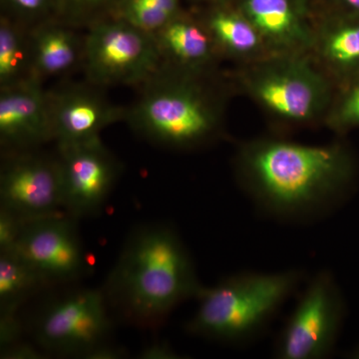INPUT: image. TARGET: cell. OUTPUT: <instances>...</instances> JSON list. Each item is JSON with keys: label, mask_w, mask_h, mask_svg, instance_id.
Wrapping results in <instances>:
<instances>
[{"label": "cell", "mask_w": 359, "mask_h": 359, "mask_svg": "<svg viewBox=\"0 0 359 359\" xmlns=\"http://www.w3.org/2000/svg\"><path fill=\"white\" fill-rule=\"evenodd\" d=\"M328 9L359 16V0H327Z\"/></svg>", "instance_id": "29"}, {"label": "cell", "mask_w": 359, "mask_h": 359, "mask_svg": "<svg viewBox=\"0 0 359 359\" xmlns=\"http://www.w3.org/2000/svg\"><path fill=\"white\" fill-rule=\"evenodd\" d=\"M236 7L256 27L273 55H309L316 18L311 0H238Z\"/></svg>", "instance_id": "13"}, {"label": "cell", "mask_w": 359, "mask_h": 359, "mask_svg": "<svg viewBox=\"0 0 359 359\" xmlns=\"http://www.w3.org/2000/svg\"><path fill=\"white\" fill-rule=\"evenodd\" d=\"M309 56L337 87L359 76V16L327 9L316 20Z\"/></svg>", "instance_id": "15"}, {"label": "cell", "mask_w": 359, "mask_h": 359, "mask_svg": "<svg viewBox=\"0 0 359 359\" xmlns=\"http://www.w3.org/2000/svg\"><path fill=\"white\" fill-rule=\"evenodd\" d=\"M18 313H0V349L9 348L22 341Z\"/></svg>", "instance_id": "26"}, {"label": "cell", "mask_w": 359, "mask_h": 359, "mask_svg": "<svg viewBox=\"0 0 359 359\" xmlns=\"http://www.w3.org/2000/svg\"><path fill=\"white\" fill-rule=\"evenodd\" d=\"M190 252L174 228L142 224L123 245L103 292L109 308L137 327H157L201 287Z\"/></svg>", "instance_id": "2"}, {"label": "cell", "mask_w": 359, "mask_h": 359, "mask_svg": "<svg viewBox=\"0 0 359 359\" xmlns=\"http://www.w3.org/2000/svg\"><path fill=\"white\" fill-rule=\"evenodd\" d=\"M299 269L243 271L201 287L189 334L226 344H245L263 334L304 280Z\"/></svg>", "instance_id": "4"}, {"label": "cell", "mask_w": 359, "mask_h": 359, "mask_svg": "<svg viewBox=\"0 0 359 359\" xmlns=\"http://www.w3.org/2000/svg\"><path fill=\"white\" fill-rule=\"evenodd\" d=\"M13 250L39 273L47 287L77 282L90 268L76 219L65 212L26 222Z\"/></svg>", "instance_id": "10"}, {"label": "cell", "mask_w": 359, "mask_h": 359, "mask_svg": "<svg viewBox=\"0 0 359 359\" xmlns=\"http://www.w3.org/2000/svg\"><path fill=\"white\" fill-rule=\"evenodd\" d=\"M32 78L0 90L1 154L36 150L53 141L47 90Z\"/></svg>", "instance_id": "14"}, {"label": "cell", "mask_w": 359, "mask_h": 359, "mask_svg": "<svg viewBox=\"0 0 359 359\" xmlns=\"http://www.w3.org/2000/svg\"><path fill=\"white\" fill-rule=\"evenodd\" d=\"M238 185L255 207L283 223L309 224L344 204L358 165L346 144L304 145L283 139L247 142L235 156Z\"/></svg>", "instance_id": "1"}, {"label": "cell", "mask_w": 359, "mask_h": 359, "mask_svg": "<svg viewBox=\"0 0 359 359\" xmlns=\"http://www.w3.org/2000/svg\"><path fill=\"white\" fill-rule=\"evenodd\" d=\"M109 309L103 290H69L40 311L34 323L35 342L48 353L90 359L110 344Z\"/></svg>", "instance_id": "7"}, {"label": "cell", "mask_w": 359, "mask_h": 359, "mask_svg": "<svg viewBox=\"0 0 359 359\" xmlns=\"http://www.w3.org/2000/svg\"><path fill=\"white\" fill-rule=\"evenodd\" d=\"M163 60L184 69L212 71L218 51L202 20L182 13L154 33Z\"/></svg>", "instance_id": "17"}, {"label": "cell", "mask_w": 359, "mask_h": 359, "mask_svg": "<svg viewBox=\"0 0 359 359\" xmlns=\"http://www.w3.org/2000/svg\"><path fill=\"white\" fill-rule=\"evenodd\" d=\"M46 287L43 278L18 252H0V313H18L23 302Z\"/></svg>", "instance_id": "20"}, {"label": "cell", "mask_w": 359, "mask_h": 359, "mask_svg": "<svg viewBox=\"0 0 359 359\" xmlns=\"http://www.w3.org/2000/svg\"><path fill=\"white\" fill-rule=\"evenodd\" d=\"M193 1L197 2V4H205L209 8L231 4V0H193Z\"/></svg>", "instance_id": "30"}, {"label": "cell", "mask_w": 359, "mask_h": 359, "mask_svg": "<svg viewBox=\"0 0 359 359\" xmlns=\"http://www.w3.org/2000/svg\"><path fill=\"white\" fill-rule=\"evenodd\" d=\"M33 76L43 82L67 78L83 66L85 32L56 18L30 28Z\"/></svg>", "instance_id": "16"}, {"label": "cell", "mask_w": 359, "mask_h": 359, "mask_svg": "<svg viewBox=\"0 0 359 359\" xmlns=\"http://www.w3.org/2000/svg\"><path fill=\"white\" fill-rule=\"evenodd\" d=\"M138 89L124 121L142 138L172 150H193L221 137L223 95L212 71L184 69L164 61Z\"/></svg>", "instance_id": "3"}, {"label": "cell", "mask_w": 359, "mask_h": 359, "mask_svg": "<svg viewBox=\"0 0 359 359\" xmlns=\"http://www.w3.org/2000/svg\"><path fill=\"white\" fill-rule=\"evenodd\" d=\"M141 358L146 359H175L180 358L179 354L171 346L164 344H155L144 348Z\"/></svg>", "instance_id": "28"}, {"label": "cell", "mask_w": 359, "mask_h": 359, "mask_svg": "<svg viewBox=\"0 0 359 359\" xmlns=\"http://www.w3.org/2000/svg\"><path fill=\"white\" fill-rule=\"evenodd\" d=\"M121 0H56L57 20L87 30L96 23L115 15Z\"/></svg>", "instance_id": "22"}, {"label": "cell", "mask_w": 359, "mask_h": 359, "mask_svg": "<svg viewBox=\"0 0 359 359\" xmlns=\"http://www.w3.org/2000/svg\"><path fill=\"white\" fill-rule=\"evenodd\" d=\"M33 76L30 28L0 18V90L18 86Z\"/></svg>", "instance_id": "19"}, {"label": "cell", "mask_w": 359, "mask_h": 359, "mask_svg": "<svg viewBox=\"0 0 359 359\" xmlns=\"http://www.w3.org/2000/svg\"><path fill=\"white\" fill-rule=\"evenodd\" d=\"M63 212L75 219L100 212L122 171L121 164L97 140L57 149Z\"/></svg>", "instance_id": "11"}, {"label": "cell", "mask_w": 359, "mask_h": 359, "mask_svg": "<svg viewBox=\"0 0 359 359\" xmlns=\"http://www.w3.org/2000/svg\"><path fill=\"white\" fill-rule=\"evenodd\" d=\"M332 131L344 134L359 127V76L337 87L323 120Z\"/></svg>", "instance_id": "23"}, {"label": "cell", "mask_w": 359, "mask_h": 359, "mask_svg": "<svg viewBox=\"0 0 359 359\" xmlns=\"http://www.w3.org/2000/svg\"><path fill=\"white\" fill-rule=\"evenodd\" d=\"M201 20L219 56L237 59L245 65L271 56L256 27L233 4L211 7Z\"/></svg>", "instance_id": "18"}, {"label": "cell", "mask_w": 359, "mask_h": 359, "mask_svg": "<svg viewBox=\"0 0 359 359\" xmlns=\"http://www.w3.org/2000/svg\"><path fill=\"white\" fill-rule=\"evenodd\" d=\"M102 89L85 81L47 90L52 133L57 149L100 140L104 129L124 121L126 108L111 102Z\"/></svg>", "instance_id": "12"}, {"label": "cell", "mask_w": 359, "mask_h": 359, "mask_svg": "<svg viewBox=\"0 0 359 359\" xmlns=\"http://www.w3.org/2000/svg\"><path fill=\"white\" fill-rule=\"evenodd\" d=\"M0 208L26 222L63 212L57 155L39 149L1 154Z\"/></svg>", "instance_id": "9"}, {"label": "cell", "mask_w": 359, "mask_h": 359, "mask_svg": "<svg viewBox=\"0 0 359 359\" xmlns=\"http://www.w3.org/2000/svg\"><path fill=\"white\" fill-rule=\"evenodd\" d=\"M25 224L26 221L18 215L0 208V252L14 250Z\"/></svg>", "instance_id": "25"}, {"label": "cell", "mask_w": 359, "mask_h": 359, "mask_svg": "<svg viewBox=\"0 0 359 359\" xmlns=\"http://www.w3.org/2000/svg\"><path fill=\"white\" fill-rule=\"evenodd\" d=\"M163 56L153 33L117 18L85 30V81L105 88L140 87L161 66Z\"/></svg>", "instance_id": "6"}, {"label": "cell", "mask_w": 359, "mask_h": 359, "mask_svg": "<svg viewBox=\"0 0 359 359\" xmlns=\"http://www.w3.org/2000/svg\"><path fill=\"white\" fill-rule=\"evenodd\" d=\"M182 13L181 0H121L113 18L154 34Z\"/></svg>", "instance_id": "21"}, {"label": "cell", "mask_w": 359, "mask_h": 359, "mask_svg": "<svg viewBox=\"0 0 359 359\" xmlns=\"http://www.w3.org/2000/svg\"><path fill=\"white\" fill-rule=\"evenodd\" d=\"M1 15L26 27L56 16V0H1Z\"/></svg>", "instance_id": "24"}, {"label": "cell", "mask_w": 359, "mask_h": 359, "mask_svg": "<svg viewBox=\"0 0 359 359\" xmlns=\"http://www.w3.org/2000/svg\"><path fill=\"white\" fill-rule=\"evenodd\" d=\"M349 358L359 359V344L353 347L348 353H347Z\"/></svg>", "instance_id": "31"}, {"label": "cell", "mask_w": 359, "mask_h": 359, "mask_svg": "<svg viewBox=\"0 0 359 359\" xmlns=\"http://www.w3.org/2000/svg\"><path fill=\"white\" fill-rule=\"evenodd\" d=\"M346 318L334 276L321 271L306 285L275 344L280 359H323L332 353Z\"/></svg>", "instance_id": "8"}, {"label": "cell", "mask_w": 359, "mask_h": 359, "mask_svg": "<svg viewBox=\"0 0 359 359\" xmlns=\"http://www.w3.org/2000/svg\"><path fill=\"white\" fill-rule=\"evenodd\" d=\"M41 349L39 346L35 347L21 341L15 346L9 347V348L1 351L2 358L25 359V358H41Z\"/></svg>", "instance_id": "27"}, {"label": "cell", "mask_w": 359, "mask_h": 359, "mask_svg": "<svg viewBox=\"0 0 359 359\" xmlns=\"http://www.w3.org/2000/svg\"><path fill=\"white\" fill-rule=\"evenodd\" d=\"M238 82L264 112L287 126L325 120L337 93V85L309 55H273L248 63Z\"/></svg>", "instance_id": "5"}]
</instances>
